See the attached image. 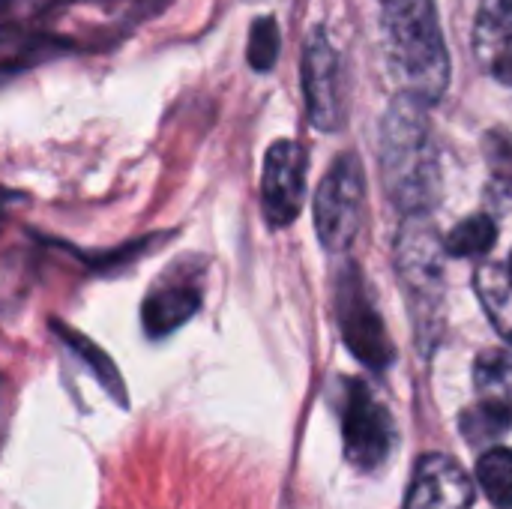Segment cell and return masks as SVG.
Masks as SVG:
<instances>
[{"mask_svg": "<svg viewBox=\"0 0 512 509\" xmlns=\"http://www.w3.org/2000/svg\"><path fill=\"white\" fill-rule=\"evenodd\" d=\"M384 63L402 96L435 105L450 84V54L435 0H381Z\"/></svg>", "mask_w": 512, "mask_h": 509, "instance_id": "obj_1", "label": "cell"}, {"mask_svg": "<svg viewBox=\"0 0 512 509\" xmlns=\"http://www.w3.org/2000/svg\"><path fill=\"white\" fill-rule=\"evenodd\" d=\"M426 108L396 93L381 123V177L405 216H426L441 198V162Z\"/></svg>", "mask_w": 512, "mask_h": 509, "instance_id": "obj_2", "label": "cell"}, {"mask_svg": "<svg viewBox=\"0 0 512 509\" xmlns=\"http://www.w3.org/2000/svg\"><path fill=\"white\" fill-rule=\"evenodd\" d=\"M366 213V174L354 153H342L315 192V228L327 252H345L357 240Z\"/></svg>", "mask_w": 512, "mask_h": 509, "instance_id": "obj_3", "label": "cell"}, {"mask_svg": "<svg viewBox=\"0 0 512 509\" xmlns=\"http://www.w3.org/2000/svg\"><path fill=\"white\" fill-rule=\"evenodd\" d=\"M303 96L315 129L336 132L345 123V78L342 60L324 27H312L303 42Z\"/></svg>", "mask_w": 512, "mask_h": 509, "instance_id": "obj_4", "label": "cell"}, {"mask_svg": "<svg viewBox=\"0 0 512 509\" xmlns=\"http://www.w3.org/2000/svg\"><path fill=\"white\" fill-rule=\"evenodd\" d=\"M342 438H345V456L357 471L381 468L396 444L393 417L357 381L348 384V399L342 411Z\"/></svg>", "mask_w": 512, "mask_h": 509, "instance_id": "obj_5", "label": "cell"}, {"mask_svg": "<svg viewBox=\"0 0 512 509\" xmlns=\"http://www.w3.org/2000/svg\"><path fill=\"white\" fill-rule=\"evenodd\" d=\"M306 168L309 156L300 141H273L264 156L261 174V207L273 228L291 225L306 204Z\"/></svg>", "mask_w": 512, "mask_h": 509, "instance_id": "obj_6", "label": "cell"}, {"mask_svg": "<svg viewBox=\"0 0 512 509\" xmlns=\"http://www.w3.org/2000/svg\"><path fill=\"white\" fill-rule=\"evenodd\" d=\"M339 327H342V339L348 351L360 363H366L375 372L393 363L396 357L393 342L357 273H348V279L339 282Z\"/></svg>", "mask_w": 512, "mask_h": 509, "instance_id": "obj_7", "label": "cell"}, {"mask_svg": "<svg viewBox=\"0 0 512 509\" xmlns=\"http://www.w3.org/2000/svg\"><path fill=\"white\" fill-rule=\"evenodd\" d=\"M444 252H447V240L438 237L435 225H429L426 216H408L396 243V267H399V279L414 297L438 294L444 276Z\"/></svg>", "mask_w": 512, "mask_h": 509, "instance_id": "obj_8", "label": "cell"}, {"mask_svg": "<svg viewBox=\"0 0 512 509\" xmlns=\"http://www.w3.org/2000/svg\"><path fill=\"white\" fill-rule=\"evenodd\" d=\"M474 501V483L459 462L450 456H423L405 509H468Z\"/></svg>", "mask_w": 512, "mask_h": 509, "instance_id": "obj_9", "label": "cell"}, {"mask_svg": "<svg viewBox=\"0 0 512 509\" xmlns=\"http://www.w3.org/2000/svg\"><path fill=\"white\" fill-rule=\"evenodd\" d=\"M201 306V288L192 279H180V276H165L162 282L153 285L150 297L141 306V318H144V330L159 339L168 336L174 330H180Z\"/></svg>", "mask_w": 512, "mask_h": 509, "instance_id": "obj_10", "label": "cell"}, {"mask_svg": "<svg viewBox=\"0 0 512 509\" xmlns=\"http://www.w3.org/2000/svg\"><path fill=\"white\" fill-rule=\"evenodd\" d=\"M474 285L489 321L507 342H512V267L486 264L477 270Z\"/></svg>", "mask_w": 512, "mask_h": 509, "instance_id": "obj_11", "label": "cell"}, {"mask_svg": "<svg viewBox=\"0 0 512 509\" xmlns=\"http://www.w3.org/2000/svg\"><path fill=\"white\" fill-rule=\"evenodd\" d=\"M477 396L486 405L512 417V354L510 351H486L477 357Z\"/></svg>", "mask_w": 512, "mask_h": 509, "instance_id": "obj_12", "label": "cell"}, {"mask_svg": "<svg viewBox=\"0 0 512 509\" xmlns=\"http://www.w3.org/2000/svg\"><path fill=\"white\" fill-rule=\"evenodd\" d=\"M474 45L483 57H498L512 48V0H483L474 27Z\"/></svg>", "mask_w": 512, "mask_h": 509, "instance_id": "obj_13", "label": "cell"}, {"mask_svg": "<svg viewBox=\"0 0 512 509\" xmlns=\"http://www.w3.org/2000/svg\"><path fill=\"white\" fill-rule=\"evenodd\" d=\"M477 483L495 507H512V450L495 447L477 462Z\"/></svg>", "mask_w": 512, "mask_h": 509, "instance_id": "obj_14", "label": "cell"}, {"mask_svg": "<svg viewBox=\"0 0 512 509\" xmlns=\"http://www.w3.org/2000/svg\"><path fill=\"white\" fill-rule=\"evenodd\" d=\"M54 327V333L72 348V351H78L84 360H87V366H90V372L99 378V384L117 399V402H126V393H123V378H120V372L111 366V360L105 357V351H99L96 345H90L81 333H75V330H69V327H63L60 321H54L51 324Z\"/></svg>", "mask_w": 512, "mask_h": 509, "instance_id": "obj_15", "label": "cell"}, {"mask_svg": "<svg viewBox=\"0 0 512 509\" xmlns=\"http://www.w3.org/2000/svg\"><path fill=\"white\" fill-rule=\"evenodd\" d=\"M498 240V225L486 216V213H477V216H468L450 237H447V255H456V258H477V255H486Z\"/></svg>", "mask_w": 512, "mask_h": 509, "instance_id": "obj_16", "label": "cell"}, {"mask_svg": "<svg viewBox=\"0 0 512 509\" xmlns=\"http://www.w3.org/2000/svg\"><path fill=\"white\" fill-rule=\"evenodd\" d=\"M282 48V33L273 15H261L249 27V45H246V60L255 72H270L279 60Z\"/></svg>", "mask_w": 512, "mask_h": 509, "instance_id": "obj_17", "label": "cell"}, {"mask_svg": "<svg viewBox=\"0 0 512 509\" xmlns=\"http://www.w3.org/2000/svg\"><path fill=\"white\" fill-rule=\"evenodd\" d=\"M486 156L495 171V177L512 183V135L510 132H492L486 138Z\"/></svg>", "mask_w": 512, "mask_h": 509, "instance_id": "obj_18", "label": "cell"}, {"mask_svg": "<svg viewBox=\"0 0 512 509\" xmlns=\"http://www.w3.org/2000/svg\"><path fill=\"white\" fill-rule=\"evenodd\" d=\"M492 75H495L498 81H504V84H510L512 87V48H507L504 54H498V57L492 60Z\"/></svg>", "mask_w": 512, "mask_h": 509, "instance_id": "obj_19", "label": "cell"}, {"mask_svg": "<svg viewBox=\"0 0 512 509\" xmlns=\"http://www.w3.org/2000/svg\"><path fill=\"white\" fill-rule=\"evenodd\" d=\"M168 0H141V12H156V9H162Z\"/></svg>", "mask_w": 512, "mask_h": 509, "instance_id": "obj_20", "label": "cell"}, {"mask_svg": "<svg viewBox=\"0 0 512 509\" xmlns=\"http://www.w3.org/2000/svg\"><path fill=\"white\" fill-rule=\"evenodd\" d=\"M510 267H512V258H510Z\"/></svg>", "mask_w": 512, "mask_h": 509, "instance_id": "obj_21", "label": "cell"}]
</instances>
